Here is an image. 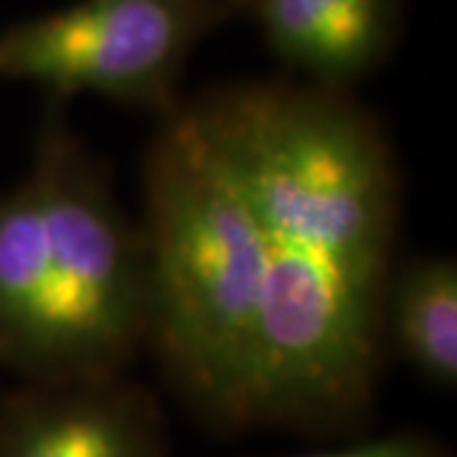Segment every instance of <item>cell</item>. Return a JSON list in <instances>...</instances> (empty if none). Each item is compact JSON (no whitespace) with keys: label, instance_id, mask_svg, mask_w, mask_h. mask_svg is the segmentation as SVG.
Returning a JSON list of instances; mask_svg holds the SVG:
<instances>
[{"label":"cell","instance_id":"1","mask_svg":"<svg viewBox=\"0 0 457 457\" xmlns=\"http://www.w3.org/2000/svg\"><path fill=\"white\" fill-rule=\"evenodd\" d=\"M194 99L260 212L267 285L249 425H330L369 404L399 170L371 114L343 89L239 82Z\"/></svg>","mask_w":457,"mask_h":457},{"label":"cell","instance_id":"2","mask_svg":"<svg viewBox=\"0 0 457 457\" xmlns=\"http://www.w3.org/2000/svg\"><path fill=\"white\" fill-rule=\"evenodd\" d=\"M147 328L143 231L51 102L26 176L0 188V363L33 384L107 378Z\"/></svg>","mask_w":457,"mask_h":457},{"label":"cell","instance_id":"3","mask_svg":"<svg viewBox=\"0 0 457 457\" xmlns=\"http://www.w3.org/2000/svg\"><path fill=\"white\" fill-rule=\"evenodd\" d=\"M147 343L188 402L249 427L267 252L224 143L191 99L161 117L143 163Z\"/></svg>","mask_w":457,"mask_h":457},{"label":"cell","instance_id":"4","mask_svg":"<svg viewBox=\"0 0 457 457\" xmlns=\"http://www.w3.org/2000/svg\"><path fill=\"white\" fill-rule=\"evenodd\" d=\"M234 16V0H77L0 31V79L163 117L191 54Z\"/></svg>","mask_w":457,"mask_h":457},{"label":"cell","instance_id":"5","mask_svg":"<svg viewBox=\"0 0 457 457\" xmlns=\"http://www.w3.org/2000/svg\"><path fill=\"white\" fill-rule=\"evenodd\" d=\"M0 457H165L163 422L117 376L36 384L0 411Z\"/></svg>","mask_w":457,"mask_h":457},{"label":"cell","instance_id":"6","mask_svg":"<svg viewBox=\"0 0 457 457\" xmlns=\"http://www.w3.org/2000/svg\"><path fill=\"white\" fill-rule=\"evenodd\" d=\"M270 51L308 84L353 87L386 64L402 33L404 0H234Z\"/></svg>","mask_w":457,"mask_h":457},{"label":"cell","instance_id":"7","mask_svg":"<svg viewBox=\"0 0 457 457\" xmlns=\"http://www.w3.org/2000/svg\"><path fill=\"white\" fill-rule=\"evenodd\" d=\"M427 381H457V264L447 254H420L394 267L384 297V341Z\"/></svg>","mask_w":457,"mask_h":457},{"label":"cell","instance_id":"8","mask_svg":"<svg viewBox=\"0 0 457 457\" xmlns=\"http://www.w3.org/2000/svg\"><path fill=\"white\" fill-rule=\"evenodd\" d=\"M300 457H440V453L425 437L404 432V435H389V437L351 445V447H343V450H328V453Z\"/></svg>","mask_w":457,"mask_h":457}]
</instances>
